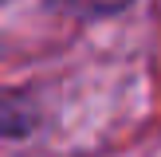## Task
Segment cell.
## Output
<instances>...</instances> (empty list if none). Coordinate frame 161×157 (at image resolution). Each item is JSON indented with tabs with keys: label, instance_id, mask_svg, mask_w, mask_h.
Returning a JSON list of instances; mask_svg holds the SVG:
<instances>
[{
	"label": "cell",
	"instance_id": "2",
	"mask_svg": "<svg viewBox=\"0 0 161 157\" xmlns=\"http://www.w3.org/2000/svg\"><path fill=\"white\" fill-rule=\"evenodd\" d=\"M51 4L83 24H98V20H114V16L130 12L138 0H51Z\"/></svg>",
	"mask_w": 161,
	"mask_h": 157
},
{
	"label": "cell",
	"instance_id": "1",
	"mask_svg": "<svg viewBox=\"0 0 161 157\" xmlns=\"http://www.w3.org/2000/svg\"><path fill=\"white\" fill-rule=\"evenodd\" d=\"M43 130V102L31 86L0 94V141H28Z\"/></svg>",
	"mask_w": 161,
	"mask_h": 157
}]
</instances>
